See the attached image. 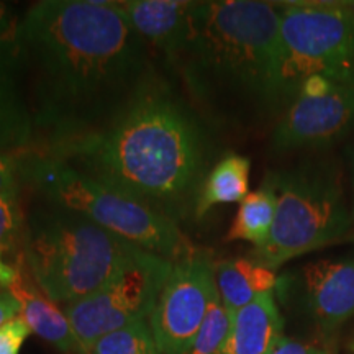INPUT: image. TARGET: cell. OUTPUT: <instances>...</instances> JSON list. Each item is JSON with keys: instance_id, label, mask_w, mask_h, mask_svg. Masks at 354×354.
I'll list each match as a JSON object with an SVG mask.
<instances>
[{"instance_id": "13", "label": "cell", "mask_w": 354, "mask_h": 354, "mask_svg": "<svg viewBox=\"0 0 354 354\" xmlns=\"http://www.w3.org/2000/svg\"><path fill=\"white\" fill-rule=\"evenodd\" d=\"M136 33L151 51L169 61L184 38L190 8L189 0H122L117 2Z\"/></svg>"}, {"instance_id": "6", "label": "cell", "mask_w": 354, "mask_h": 354, "mask_svg": "<svg viewBox=\"0 0 354 354\" xmlns=\"http://www.w3.org/2000/svg\"><path fill=\"white\" fill-rule=\"evenodd\" d=\"M277 196L269 238L250 258L276 271L287 261L339 241L354 227L342 172L330 161H312L268 174Z\"/></svg>"}, {"instance_id": "8", "label": "cell", "mask_w": 354, "mask_h": 354, "mask_svg": "<svg viewBox=\"0 0 354 354\" xmlns=\"http://www.w3.org/2000/svg\"><path fill=\"white\" fill-rule=\"evenodd\" d=\"M172 271V261L143 251L102 289L64 305L79 343L88 353L97 339L153 313Z\"/></svg>"}, {"instance_id": "27", "label": "cell", "mask_w": 354, "mask_h": 354, "mask_svg": "<svg viewBox=\"0 0 354 354\" xmlns=\"http://www.w3.org/2000/svg\"><path fill=\"white\" fill-rule=\"evenodd\" d=\"M349 184H351V216L354 221V145L349 151Z\"/></svg>"}, {"instance_id": "26", "label": "cell", "mask_w": 354, "mask_h": 354, "mask_svg": "<svg viewBox=\"0 0 354 354\" xmlns=\"http://www.w3.org/2000/svg\"><path fill=\"white\" fill-rule=\"evenodd\" d=\"M20 315V304L8 290L0 289V326Z\"/></svg>"}, {"instance_id": "1", "label": "cell", "mask_w": 354, "mask_h": 354, "mask_svg": "<svg viewBox=\"0 0 354 354\" xmlns=\"http://www.w3.org/2000/svg\"><path fill=\"white\" fill-rule=\"evenodd\" d=\"M37 151L105 131L151 77V48L112 0H41L20 19Z\"/></svg>"}, {"instance_id": "10", "label": "cell", "mask_w": 354, "mask_h": 354, "mask_svg": "<svg viewBox=\"0 0 354 354\" xmlns=\"http://www.w3.org/2000/svg\"><path fill=\"white\" fill-rule=\"evenodd\" d=\"M354 131V86L336 84L320 99L297 97L277 118L271 135L277 153L323 148Z\"/></svg>"}, {"instance_id": "28", "label": "cell", "mask_w": 354, "mask_h": 354, "mask_svg": "<svg viewBox=\"0 0 354 354\" xmlns=\"http://www.w3.org/2000/svg\"><path fill=\"white\" fill-rule=\"evenodd\" d=\"M325 354H335V351H331V349H326Z\"/></svg>"}, {"instance_id": "17", "label": "cell", "mask_w": 354, "mask_h": 354, "mask_svg": "<svg viewBox=\"0 0 354 354\" xmlns=\"http://www.w3.org/2000/svg\"><path fill=\"white\" fill-rule=\"evenodd\" d=\"M250 158L228 153L212 167L198 194L194 216L202 218L216 205L241 202L250 194Z\"/></svg>"}, {"instance_id": "22", "label": "cell", "mask_w": 354, "mask_h": 354, "mask_svg": "<svg viewBox=\"0 0 354 354\" xmlns=\"http://www.w3.org/2000/svg\"><path fill=\"white\" fill-rule=\"evenodd\" d=\"M32 330L20 315L0 326V354H19Z\"/></svg>"}, {"instance_id": "21", "label": "cell", "mask_w": 354, "mask_h": 354, "mask_svg": "<svg viewBox=\"0 0 354 354\" xmlns=\"http://www.w3.org/2000/svg\"><path fill=\"white\" fill-rule=\"evenodd\" d=\"M25 232V218L21 214L19 196H0V248L10 253L21 245Z\"/></svg>"}, {"instance_id": "30", "label": "cell", "mask_w": 354, "mask_h": 354, "mask_svg": "<svg viewBox=\"0 0 354 354\" xmlns=\"http://www.w3.org/2000/svg\"><path fill=\"white\" fill-rule=\"evenodd\" d=\"M349 240H354V236H351V238H349Z\"/></svg>"}, {"instance_id": "9", "label": "cell", "mask_w": 354, "mask_h": 354, "mask_svg": "<svg viewBox=\"0 0 354 354\" xmlns=\"http://www.w3.org/2000/svg\"><path fill=\"white\" fill-rule=\"evenodd\" d=\"M215 295V261L210 251L194 250L172 263L149 315L159 354H189Z\"/></svg>"}, {"instance_id": "14", "label": "cell", "mask_w": 354, "mask_h": 354, "mask_svg": "<svg viewBox=\"0 0 354 354\" xmlns=\"http://www.w3.org/2000/svg\"><path fill=\"white\" fill-rule=\"evenodd\" d=\"M8 292L19 300L20 317L35 335L64 354H88L79 343L66 313L30 281L24 268Z\"/></svg>"}, {"instance_id": "24", "label": "cell", "mask_w": 354, "mask_h": 354, "mask_svg": "<svg viewBox=\"0 0 354 354\" xmlns=\"http://www.w3.org/2000/svg\"><path fill=\"white\" fill-rule=\"evenodd\" d=\"M336 84L330 81L328 77L320 76V74H313L308 76L302 82L299 91V97H307V99H320V97H326L333 92Z\"/></svg>"}, {"instance_id": "20", "label": "cell", "mask_w": 354, "mask_h": 354, "mask_svg": "<svg viewBox=\"0 0 354 354\" xmlns=\"http://www.w3.org/2000/svg\"><path fill=\"white\" fill-rule=\"evenodd\" d=\"M230 326H232V312L221 304L216 290L189 354H220L227 343Z\"/></svg>"}, {"instance_id": "11", "label": "cell", "mask_w": 354, "mask_h": 354, "mask_svg": "<svg viewBox=\"0 0 354 354\" xmlns=\"http://www.w3.org/2000/svg\"><path fill=\"white\" fill-rule=\"evenodd\" d=\"M20 19L0 2V154L19 156L33 146L20 51Z\"/></svg>"}, {"instance_id": "7", "label": "cell", "mask_w": 354, "mask_h": 354, "mask_svg": "<svg viewBox=\"0 0 354 354\" xmlns=\"http://www.w3.org/2000/svg\"><path fill=\"white\" fill-rule=\"evenodd\" d=\"M279 6V91L284 109L297 99L302 82L313 74L339 86H354V6Z\"/></svg>"}, {"instance_id": "19", "label": "cell", "mask_w": 354, "mask_h": 354, "mask_svg": "<svg viewBox=\"0 0 354 354\" xmlns=\"http://www.w3.org/2000/svg\"><path fill=\"white\" fill-rule=\"evenodd\" d=\"M88 354H159V351L151 325L141 320L102 336Z\"/></svg>"}, {"instance_id": "16", "label": "cell", "mask_w": 354, "mask_h": 354, "mask_svg": "<svg viewBox=\"0 0 354 354\" xmlns=\"http://www.w3.org/2000/svg\"><path fill=\"white\" fill-rule=\"evenodd\" d=\"M215 284L221 304L234 313L277 286L276 271L248 256L215 263Z\"/></svg>"}, {"instance_id": "12", "label": "cell", "mask_w": 354, "mask_h": 354, "mask_svg": "<svg viewBox=\"0 0 354 354\" xmlns=\"http://www.w3.org/2000/svg\"><path fill=\"white\" fill-rule=\"evenodd\" d=\"M307 308L323 331H333L354 315V251L320 259L304 271Z\"/></svg>"}, {"instance_id": "5", "label": "cell", "mask_w": 354, "mask_h": 354, "mask_svg": "<svg viewBox=\"0 0 354 354\" xmlns=\"http://www.w3.org/2000/svg\"><path fill=\"white\" fill-rule=\"evenodd\" d=\"M13 159L21 183L53 205L76 212L141 250L172 263L196 250L167 216L63 161L33 149Z\"/></svg>"}, {"instance_id": "18", "label": "cell", "mask_w": 354, "mask_h": 354, "mask_svg": "<svg viewBox=\"0 0 354 354\" xmlns=\"http://www.w3.org/2000/svg\"><path fill=\"white\" fill-rule=\"evenodd\" d=\"M276 207V189L266 176L263 185L248 194L240 202V209L228 230L227 240L253 243L254 248L263 245L271 233Z\"/></svg>"}, {"instance_id": "15", "label": "cell", "mask_w": 354, "mask_h": 354, "mask_svg": "<svg viewBox=\"0 0 354 354\" xmlns=\"http://www.w3.org/2000/svg\"><path fill=\"white\" fill-rule=\"evenodd\" d=\"M282 320L272 292L232 313V326L220 354H268L282 336Z\"/></svg>"}, {"instance_id": "23", "label": "cell", "mask_w": 354, "mask_h": 354, "mask_svg": "<svg viewBox=\"0 0 354 354\" xmlns=\"http://www.w3.org/2000/svg\"><path fill=\"white\" fill-rule=\"evenodd\" d=\"M20 177L17 172L15 159L0 154V196H19Z\"/></svg>"}, {"instance_id": "3", "label": "cell", "mask_w": 354, "mask_h": 354, "mask_svg": "<svg viewBox=\"0 0 354 354\" xmlns=\"http://www.w3.org/2000/svg\"><path fill=\"white\" fill-rule=\"evenodd\" d=\"M281 6L261 0L194 2L166 66L214 125L250 130L281 117Z\"/></svg>"}, {"instance_id": "25", "label": "cell", "mask_w": 354, "mask_h": 354, "mask_svg": "<svg viewBox=\"0 0 354 354\" xmlns=\"http://www.w3.org/2000/svg\"><path fill=\"white\" fill-rule=\"evenodd\" d=\"M325 351L326 348H317L313 344L281 336L268 354H325Z\"/></svg>"}, {"instance_id": "4", "label": "cell", "mask_w": 354, "mask_h": 354, "mask_svg": "<svg viewBox=\"0 0 354 354\" xmlns=\"http://www.w3.org/2000/svg\"><path fill=\"white\" fill-rule=\"evenodd\" d=\"M145 250L53 203L25 220L21 258L35 284L55 304H73L102 289Z\"/></svg>"}, {"instance_id": "2", "label": "cell", "mask_w": 354, "mask_h": 354, "mask_svg": "<svg viewBox=\"0 0 354 354\" xmlns=\"http://www.w3.org/2000/svg\"><path fill=\"white\" fill-rule=\"evenodd\" d=\"M210 151L201 113L165 74L154 69L130 107L107 130L39 153L120 190L177 223L196 212L210 171Z\"/></svg>"}, {"instance_id": "29", "label": "cell", "mask_w": 354, "mask_h": 354, "mask_svg": "<svg viewBox=\"0 0 354 354\" xmlns=\"http://www.w3.org/2000/svg\"><path fill=\"white\" fill-rule=\"evenodd\" d=\"M351 349H353V353H354V343L351 344Z\"/></svg>"}]
</instances>
